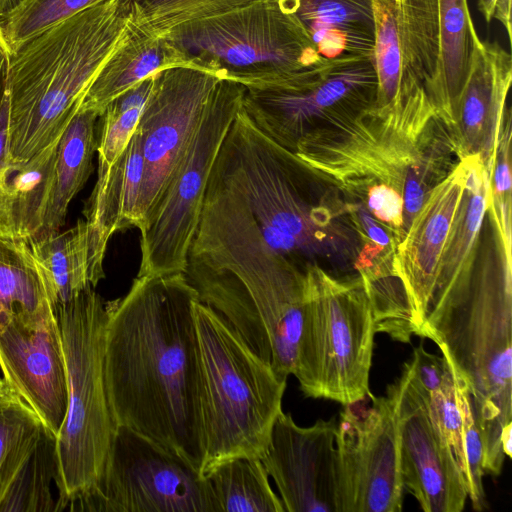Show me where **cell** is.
<instances>
[{"label":"cell","instance_id":"2","mask_svg":"<svg viewBox=\"0 0 512 512\" xmlns=\"http://www.w3.org/2000/svg\"><path fill=\"white\" fill-rule=\"evenodd\" d=\"M362 204L399 243L429 191L456 165L454 143L423 86L303 136L294 152Z\"/></svg>","mask_w":512,"mask_h":512},{"label":"cell","instance_id":"19","mask_svg":"<svg viewBox=\"0 0 512 512\" xmlns=\"http://www.w3.org/2000/svg\"><path fill=\"white\" fill-rule=\"evenodd\" d=\"M377 104L404 87H425L439 57V0H374Z\"/></svg>","mask_w":512,"mask_h":512},{"label":"cell","instance_id":"24","mask_svg":"<svg viewBox=\"0 0 512 512\" xmlns=\"http://www.w3.org/2000/svg\"><path fill=\"white\" fill-rule=\"evenodd\" d=\"M40 267L50 303L55 308L104 278L103 262L108 242L79 220L63 232L28 242Z\"/></svg>","mask_w":512,"mask_h":512},{"label":"cell","instance_id":"29","mask_svg":"<svg viewBox=\"0 0 512 512\" xmlns=\"http://www.w3.org/2000/svg\"><path fill=\"white\" fill-rule=\"evenodd\" d=\"M98 118L99 114L93 110L79 109L63 131L58 142L48 205L37 237L59 231L69 203L88 180L97 149Z\"/></svg>","mask_w":512,"mask_h":512},{"label":"cell","instance_id":"8","mask_svg":"<svg viewBox=\"0 0 512 512\" xmlns=\"http://www.w3.org/2000/svg\"><path fill=\"white\" fill-rule=\"evenodd\" d=\"M106 302L88 287L54 308L68 379V409L56 437L57 511L70 506L98 480L116 428L103 372Z\"/></svg>","mask_w":512,"mask_h":512},{"label":"cell","instance_id":"14","mask_svg":"<svg viewBox=\"0 0 512 512\" xmlns=\"http://www.w3.org/2000/svg\"><path fill=\"white\" fill-rule=\"evenodd\" d=\"M220 80L212 73L184 66L154 75L136 127L144 159L137 229L145 226L156 209Z\"/></svg>","mask_w":512,"mask_h":512},{"label":"cell","instance_id":"31","mask_svg":"<svg viewBox=\"0 0 512 512\" xmlns=\"http://www.w3.org/2000/svg\"><path fill=\"white\" fill-rule=\"evenodd\" d=\"M212 512H284L260 458L227 461L203 477Z\"/></svg>","mask_w":512,"mask_h":512},{"label":"cell","instance_id":"38","mask_svg":"<svg viewBox=\"0 0 512 512\" xmlns=\"http://www.w3.org/2000/svg\"><path fill=\"white\" fill-rule=\"evenodd\" d=\"M492 18L503 25L508 41L511 42V0H495Z\"/></svg>","mask_w":512,"mask_h":512},{"label":"cell","instance_id":"37","mask_svg":"<svg viewBox=\"0 0 512 512\" xmlns=\"http://www.w3.org/2000/svg\"><path fill=\"white\" fill-rule=\"evenodd\" d=\"M11 51L0 24V107L8 92V72Z\"/></svg>","mask_w":512,"mask_h":512},{"label":"cell","instance_id":"39","mask_svg":"<svg viewBox=\"0 0 512 512\" xmlns=\"http://www.w3.org/2000/svg\"><path fill=\"white\" fill-rule=\"evenodd\" d=\"M494 2L495 0H478L479 10L488 23L493 19L492 15Z\"/></svg>","mask_w":512,"mask_h":512},{"label":"cell","instance_id":"3","mask_svg":"<svg viewBox=\"0 0 512 512\" xmlns=\"http://www.w3.org/2000/svg\"><path fill=\"white\" fill-rule=\"evenodd\" d=\"M306 269L265 242L243 198L212 171L183 273L282 378L297 367Z\"/></svg>","mask_w":512,"mask_h":512},{"label":"cell","instance_id":"6","mask_svg":"<svg viewBox=\"0 0 512 512\" xmlns=\"http://www.w3.org/2000/svg\"><path fill=\"white\" fill-rule=\"evenodd\" d=\"M132 0H105L32 37L11 53L8 147L22 164L58 140L96 75L125 40Z\"/></svg>","mask_w":512,"mask_h":512},{"label":"cell","instance_id":"40","mask_svg":"<svg viewBox=\"0 0 512 512\" xmlns=\"http://www.w3.org/2000/svg\"><path fill=\"white\" fill-rule=\"evenodd\" d=\"M21 0H0V17L10 12Z\"/></svg>","mask_w":512,"mask_h":512},{"label":"cell","instance_id":"5","mask_svg":"<svg viewBox=\"0 0 512 512\" xmlns=\"http://www.w3.org/2000/svg\"><path fill=\"white\" fill-rule=\"evenodd\" d=\"M511 244L487 211L468 286L433 295L418 335L434 341L467 384L482 467L493 476L502 471V433L512 425Z\"/></svg>","mask_w":512,"mask_h":512},{"label":"cell","instance_id":"7","mask_svg":"<svg viewBox=\"0 0 512 512\" xmlns=\"http://www.w3.org/2000/svg\"><path fill=\"white\" fill-rule=\"evenodd\" d=\"M202 431L201 477L236 458H261L282 411L287 378L261 359L217 311L192 303Z\"/></svg>","mask_w":512,"mask_h":512},{"label":"cell","instance_id":"18","mask_svg":"<svg viewBox=\"0 0 512 512\" xmlns=\"http://www.w3.org/2000/svg\"><path fill=\"white\" fill-rule=\"evenodd\" d=\"M337 420L297 425L283 410L260 458L287 512H338Z\"/></svg>","mask_w":512,"mask_h":512},{"label":"cell","instance_id":"15","mask_svg":"<svg viewBox=\"0 0 512 512\" xmlns=\"http://www.w3.org/2000/svg\"><path fill=\"white\" fill-rule=\"evenodd\" d=\"M343 405L337 420L338 512H400L403 491L394 400Z\"/></svg>","mask_w":512,"mask_h":512},{"label":"cell","instance_id":"41","mask_svg":"<svg viewBox=\"0 0 512 512\" xmlns=\"http://www.w3.org/2000/svg\"><path fill=\"white\" fill-rule=\"evenodd\" d=\"M13 392L9 389L3 379H0V400L11 395Z\"/></svg>","mask_w":512,"mask_h":512},{"label":"cell","instance_id":"4","mask_svg":"<svg viewBox=\"0 0 512 512\" xmlns=\"http://www.w3.org/2000/svg\"><path fill=\"white\" fill-rule=\"evenodd\" d=\"M279 254L337 276L358 275L364 234L338 188L237 113L213 166Z\"/></svg>","mask_w":512,"mask_h":512},{"label":"cell","instance_id":"35","mask_svg":"<svg viewBox=\"0 0 512 512\" xmlns=\"http://www.w3.org/2000/svg\"><path fill=\"white\" fill-rule=\"evenodd\" d=\"M105 0H21L0 17V24L11 53L50 28Z\"/></svg>","mask_w":512,"mask_h":512},{"label":"cell","instance_id":"21","mask_svg":"<svg viewBox=\"0 0 512 512\" xmlns=\"http://www.w3.org/2000/svg\"><path fill=\"white\" fill-rule=\"evenodd\" d=\"M512 58L497 42H477L472 67L449 131L458 160L479 157L493 171L501 127L510 108Z\"/></svg>","mask_w":512,"mask_h":512},{"label":"cell","instance_id":"12","mask_svg":"<svg viewBox=\"0 0 512 512\" xmlns=\"http://www.w3.org/2000/svg\"><path fill=\"white\" fill-rule=\"evenodd\" d=\"M245 89L226 79L216 85L184 157L140 229L141 259L136 276L184 272L212 168L242 107Z\"/></svg>","mask_w":512,"mask_h":512},{"label":"cell","instance_id":"28","mask_svg":"<svg viewBox=\"0 0 512 512\" xmlns=\"http://www.w3.org/2000/svg\"><path fill=\"white\" fill-rule=\"evenodd\" d=\"M144 174L140 137L135 130L119 157L97 181L83 214L89 225L105 240L118 231L138 227V201Z\"/></svg>","mask_w":512,"mask_h":512},{"label":"cell","instance_id":"10","mask_svg":"<svg viewBox=\"0 0 512 512\" xmlns=\"http://www.w3.org/2000/svg\"><path fill=\"white\" fill-rule=\"evenodd\" d=\"M195 68L245 87L273 85L323 58L299 19L263 0L163 34Z\"/></svg>","mask_w":512,"mask_h":512},{"label":"cell","instance_id":"1","mask_svg":"<svg viewBox=\"0 0 512 512\" xmlns=\"http://www.w3.org/2000/svg\"><path fill=\"white\" fill-rule=\"evenodd\" d=\"M196 298L183 272L136 276L124 296L106 302L103 372L115 426L152 440L200 474Z\"/></svg>","mask_w":512,"mask_h":512},{"label":"cell","instance_id":"11","mask_svg":"<svg viewBox=\"0 0 512 512\" xmlns=\"http://www.w3.org/2000/svg\"><path fill=\"white\" fill-rule=\"evenodd\" d=\"M371 55H347L297 71L279 83L246 87L242 108L255 126L295 152L306 134L354 116L377 101Z\"/></svg>","mask_w":512,"mask_h":512},{"label":"cell","instance_id":"27","mask_svg":"<svg viewBox=\"0 0 512 512\" xmlns=\"http://www.w3.org/2000/svg\"><path fill=\"white\" fill-rule=\"evenodd\" d=\"M479 40L467 0H439V57L424 87L437 115L450 131Z\"/></svg>","mask_w":512,"mask_h":512},{"label":"cell","instance_id":"17","mask_svg":"<svg viewBox=\"0 0 512 512\" xmlns=\"http://www.w3.org/2000/svg\"><path fill=\"white\" fill-rule=\"evenodd\" d=\"M387 390L394 400L404 488L425 512H461L468 498L466 483L429 415L408 361Z\"/></svg>","mask_w":512,"mask_h":512},{"label":"cell","instance_id":"20","mask_svg":"<svg viewBox=\"0 0 512 512\" xmlns=\"http://www.w3.org/2000/svg\"><path fill=\"white\" fill-rule=\"evenodd\" d=\"M472 157L459 159L429 191L393 255L394 272L414 313L416 336L435 288L441 254L463 196Z\"/></svg>","mask_w":512,"mask_h":512},{"label":"cell","instance_id":"33","mask_svg":"<svg viewBox=\"0 0 512 512\" xmlns=\"http://www.w3.org/2000/svg\"><path fill=\"white\" fill-rule=\"evenodd\" d=\"M150 76L111 101L97 122L98 171H104L119 157L136 130L153 85Z\"/></svg>","mask_w":512,"mask_h":512},{"label":"cell","instance_id":"16","mask_svg":"<svg viewBox=\"0 0 512 512\" xmlns=\"http://www.w3.org/2000/svg\"><path fill=\"white\" fill-rule=\"evenodd\" d=\"M0 368L9 389L57 437L68 409V379L60 326L49 301L13 316L0 330Z\"/></svg>","mask_w":512,"mask_h":512},{"label":"cell","instance_id":"26","mask_svg":"<svg viewBox=\"0 0 512 512\" xmlns=\"http://www.w3.org/2000/svg\"><path fill=\"white\" fill-rule=\"evenodd\" d=\"M310 35L325 59L373 56L374 0H279Z\"/></svg>","mask_w":512,"mask_h":512},{"label":"cell","instance_id":"9","mask_svg":"<svg viewBox=\"0 0 512 512\" xmlns=\"http://www.w3.org/2000/svg\"><path fill=\"white\" fill-rule=\"evenodd\" d=\"M376 325L359 275L306 269L305 315L294 377L305 397L355 404L370 395Z\"/></svg>","mask_w":512,"mask_h":512},{"label":"cell","instance_id":"34","mask_svg":"<svg viewBox=\"0 0 512 512\" xmlns=\"http://www.w3.org/2000/svg\"><path fill=\"white\" fill-rule=\"evenodd\" d=\"M263 0H132V23L160 36L185 22L207 18Z\"/></svg>","mask_w":512,"mask_h":512},{"label":"cell","instance_id":"36","mask_svg":"<svg viewBox=\"0 0 512 512\" xmlns=\"http://www.w3.org/2000/svg\"><path fill=\"white\" fill-rule=\"evenodd\" d=\"M448 363L453 376L456 402L461 416L462 439L469 472L468 497L474 510L481 511L487 507V503L483 486L485 472L482 467L483 447L480 431L475 420L469 388L454 366L449 361Z\"/></svg>","mask_w":512,"mask_h":512},{"label":"cell","instance_id":"23","mask_svg":"<svg viewBox=\"0 0 512 512\" xmlns=\"http://www.w3.org/2000/svg\"><path fill=\"white\" fill-rule=\"evenodd\" d=\"M8 106L0 108V235L36 238L42 228L59 139L28 161L11 165L8 147Z\"/></svg>","mask_w":512,"mask_h":512},{"label":"cell","instance_id":"30","mask_svg":"<svg viewBox=\"0 0 512 512\" xmlns=\"http://www.w3.org/2000/svg\"><path fill=\"white\" fill-rule=\"evenodd\" d=\"M412 377L424 394L429 415L451 449L468 492L469 472L462 439L461 416L453 376L447 359L431 354L423 345L410 359Z\"/></svg>","mask_w":512,"mask_h":512},{"label":"cell","instance_id":"22","mask_svg":"<svg viewBox=\"0 0 512 512\" xmlns=\"http://www.w3.org/2000/svg\"><path fill=\"white\" fill-rule=\"evenodd\" d=\"M56 466V435L16 394L1 399L0 512L44 491Z\"/></svg>","mask_w":512,"mask_h":512},{"label":"cell","instance_id":"13","mask_svg":"<svg viewBox=\"0 0 512 512\" xmlns=\"http://www.w3.org/2000/svg\"><path fill=\"white\" fill-rule=\"evenodd\" d=\"M69 509L212 512L206 482L198 470L125 426H116L98 480Z\"/></svg>","mask_w":512,"mask_h":512},{"label":"cell","instance_id":"25","mask_svg":"<svg viewBox=\"0 0 512 512\" xmlns=\"http://www.w3.org/2000/svg\"><path fill=\"white\" fill-rule=\"evenodd\" d=\"M181 66L195 68L164 35L145 33L131 23L125 40L91 83L80 109L100 115L111 101L137 83L167 68Z\"/></svg>","mask_w":512,"mask_h":512},{"label":"cell","instance_id":"32","mask_svg":"<svg viewBox=\"0 0 512 512\" xmlns=\"http://www.w3.org/2000/svg\"><path fill=\"white\" fill-rule=\"evenodd\" d=\"M48 301L40 267L28 242L0 235V330L13 316L35 311Z\"/></svg>","mask_w":512,"mask_h":512}]
</instances>
